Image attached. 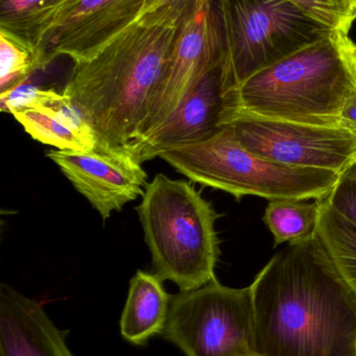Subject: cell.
Segmentation results:
<instances>
[{
  "mask_svg": "<svg viewBox=\"0 0 356 356\" xmlns=\"http://www.w3.org/2000/svg\"><path fill=\"white\" fill-rule=\"evenodd\" d=\"M250 286L257 355L356 356V294L317 234L276 253Z\"/></svg>",
  "mask_w": 356,
  "mask_h": 356,
  "instance_id": "obj_1",
  "label": "cell"
},
{
  "mask_svg": "<svg viewBox=\"0 0 356 356\" xmlns=\"http://www.w3.org/2000/svg\"><path fill=\"white\" fill-rule=\"evenodd\" d=\"M179 31L138 19L91 60L75 64L63 94L98 146L127 150L137 139Z\"/></svg>",
  "mask_w": 356,
  "mask_h": 356,
  "instance_id": "obj_2",
  "label": "cell"
},
{
  "mask_svg": "<svg viewBox=\"0 0 356 356\" xmlns=\"http://www.w3.org/2000/svg\"><path fill=\"white\" fill-rule=\"evenodd\" d=\"M355 56L349 33L334 31L240 83L236 116L341 127L343 106L356 93Z\"/></svg>",
  "mask_w": 356,
  "mask_h": 356,
  "instance_id": "obj_3",
  "label": "cell"
},
{
  "mask_svg": "<svg viewBox=\"0 0 356 356\" xmlns=\"http://www.w3.org/2000/svg\"><path fill=\"white\" fill-rule=\"evenodd\" d=\"M154 274L180 291L201 288L215 278L221 217L192 182L157 175L136 207Z\"/></svg>",
  "mask_w": 356,
  "mask_h": 356,
  "instance_id": "obj_4",
  "label": "cell"
},
{
  "mask_svg": "<svg viewBox=\"0 0 356 356\" xmlns=\"http://www.w3.org/2000/svg\"><path fill=\"white\" fill-rule=\"evenodd\" d=\"M190 181L224 191L240 200L256 196L276 199L326 198L341 175L320 169L278 164L246 149L231 124L206 141L171 148L159 154Z\"/></svg>",
  "mask_w": 356,
  "mask_h": 356,
  "instance_id": "obj_5",
  "label": "cell"
},
{
  "mask_svg": "<svg viewBox=\"0 0 356 356\" xmlns=\"http://www.w3.org/2000/svg\"><path fill=\"white\" fill-rule=\"evenodd\" d=\"M223 42V65L238 88L249 77L336 29L288 0H213Z\"/></svg>",
  "mask_w": 356,
  "mask_h": 356,
  "instance_id": "obj_6",
  "label": "cell"
},
{
  "mask_svg": "<svg viewBox=\"0 0 356 356\" xmlns=\"http://www.w3.org/2000/svg\"><path fill=\"white\" fill-rule=\"evenodd\" d=\"M163 339L185 356L255 353V312L251 286L228 288L217 280L171 297Z\"/></svg>",
  "mask_w": 356,
  "mask_h": 356,
  "instance_id": "obj_7",
  "label": "cell"
},
{
  "mask_svg": "<svg viewBox=\"0 0 356 356\" xmlns=\"http://www.w3.org/2000/svg\"><path fill=\"white\" fill-rule=\"evenodd\" d=\"M231 127L246 149L278 164L339 175L356 166V135L345 127L245 115H238Z\"/></svg>",
  "mask_w": 356,
  "mask_h": 356,
  "instance_id": "obj_8",
  "label": "cell"
},
{
  "mask_svg": "<svg viewBox=\"0 0 356 356\" xmlns=\"http://www.w3.org/2000/svg\"><path fill=\"white\" fill-rule=\"evenodd\" d=\"M222 62L221 29L210 0L206 8L180 29L171 56L150 94L137 139L132 144L159 129L204 75Z\"/></svg>",
  "mask_w": 356,
  "mask_h": 356,
  "instance_id": "obj_9",
  "label": "cell"
},
{
  "mask_svg": "<svg viewBox=\"0 0 356 356\" xmlns=\"http://www.w3.org/2000/svg\"><path fill=\"white\" fill-rule=\"evenodd\" d=\"M238 108L236 87L228 79L223 62L219 63L159 129L132 144L127 152L144 163L171 148L206 141L231 124Z\"/></svg>",
  "mask_w": 356,
  "mask_h": 356,
  "instance_id": "obj_10",
  "label": "cell"
},
{
  "mask_svg": "<svg viewBox=\"0 0 356 356\" xmlns=\"http://www.w3.org/2000/svg\"><path fill=\"white\" fill-rule=\"evenodd\" d=\"M106 221L113 211L144 194L148 175L125 149L96 146L88 152L50 150L46 154Z\"/></svg>",
  "mask_w": 356,
  "mask_h": 356,
  "instance_id": "obj_11",
  "label": "cell"
},
{
  "mask_svg": "<svg viewBox=\"0 0 356 356\" xmlns=\"http://www.w3.org/2000/svg\"><path fill=\"white\" fill-rule=\"evenodd\" d=\"M144 0H67L45 42L47 65L56 56L91 60L139 18Z\"/></svg>",
  "mask_w": 356,
  "mask_h": 356,
  "instance_id": "obj_12",
  "label": "cell"
},
{
  "mask_svg": "<svg viewBox=\"0 0 356 356\" xmlns=\"http://www.w3.org/2000/svg\"><path fill=\"white\" fill-rule=\"evenodd\" d=\"M65 338L37 300L1 284L0 356H75Z\"/></svg>",
  "mask_w": 356,
  "mask_h": 356,
  "instance_id": "obj_13",
  "label": "cell"
},
{
  "mask_svg": "<svg viewBox=\"0 0 356 356\" xmlns=\"http://www.w3.org/2000/svg\"><path fill=\"white\" fill-rule=\"evenodd\" d=\"M13 116L33 139L59 150L88 152L98 146L93 131L66 95L56 106L25 108Z\"/></svg>",
  "mask_w": 356,
  "mask_h": 356,
  "instance_id": "obj_14",
  "label": "cell"
},
{
  "mask_svg": "<svg viewBox=\"0 0 356 356\" xmlns=\"http://www.w3.org/2000/svg\"><path fill=\"white\" fill-rule=\"evenodd\" d=\"M171 295L156 274L137 271L130 282L129 294L121 317V334L127 342L142 346L162 334Z\"/></svg>",
  "mask_w": 356,
  "mask_h": 356,
  "instance_id": "obj_15",
  "label": "cell"
},
{
  "mask_svg": "<svg viewBox=\"0 0 356 356\" xmlns=\"http://www.w3.org/2000/svg\"><path fill=\"white\" fill-rule=\"evenodd\" d=\"M67 0H0V33L31 50L39 70L47 66L45 42Z\"/></svg>",
  "mask_w": 356,
  "mask_h": 356,
  "instance_id": "obj_16",
  "label": "cell"
},
{
  "mask_svg": "<svg viewBox=\"0 0 356 356\" xmlns=\"http://www.w3.org/2000/svg\"><path fill=\"white\" fill-rule=\"evenodd\" d=\"M317 234L336 269L356 294V225L320 199Z\"/></svg>",
  "mask_w": 356,
  "mask_h": 356,
  "instance_id": "obj_17",
  "label": "cell"
},
{
  "mask_svg": "<svg viewBox=\"0 0 356 356\" xmlns=\"http://www.w3.org/2000/svg\"><path fill=\"white\" fill-rule=\"evenodd\" d=\"M320 200L307 202L298 199L270 201L263 222L274 236L275 246L307 240L317 234Z\"/></svg>",
  "mask_w": 356,
  "mask_h": 356,
  "instance_id": "obj_18",
  "label": "cell"
},
{
  "mask_svg": "<svg viewBox=\"0 0 356 356\" xmlns=\"http://www.w3.org/2000/svg\"><path fill=\"white\" fill-rule=\"evenodd\" d=\"M39 70L31 50L0 33V94L29 81Z\"/></svg>",
  "mask_w": 356,
  "mask_h": 356,
  "instance_id": "obj_19",
  "label": "cell"
},
{
  "mask_svg": "<svg viewBox=\"0 0 356 356\" xmlns=\"http://www.w3.org/2000/svg\"><path fill=\"white\" fill-rule=\"evenodd\" d=\"M209 2L210 0H144L138 19L181 29Z\"/></svg>",
  "mask_w": 356,
  "mask_h": 356,
  "instance_id": "obj_20",
  "label": "cell"
},
{
  "mask_svg": "<svg viewBox=\"0 0 356 356\" xmlns=\"http://www.w3.org/2000/svg\"><path fill=\"white\" fill-rule=\"evenodd\" d=\"M316 20L336 31L349 33L356 19L353 0H288Z\"/></svg>",
  "mask_w": 356,
  "mask_h": 356,
  "instance_id": "obj_21",
  "label": "cell"
},
{
  "mask_svg": "<svg viewBox=\"0 0 356 356\" xmlns=\"http://www.w3.org/2000/svg\"><path fill=\"white\" fill-rule=\"evenodd\" d=\"M29 81L0 94L2 112L14 113L37 106H54L65 98L64 94L52 89H42Z\"/></svg>",
  "mask_w": 356,
  "mask_h": 356,
  "instance_id": "obj_22",
  "label": "cell"
},
{
  "mask_svg": "<svg viewBox=\"0 0 356 356\" xmlns=\"http://www.w3.org/2000/svg\"><path fill=\"white\" fill-rule=\"evenodd\" d=\"M325 199L332 209L356 225V166L341 175Z\"/></svg>",
  "mask_w": 356,
  "mask_h": 356,
  "instance_id": "obj_23",
  "label": "cell"
},
{
  "mask_svg": "<svg viewBox=\"0 0 356 356\" xmlns=\"http://www.w3.org/2000/svg\"><path fill=\"white\" fill-rule=\"evenodd\" d=\"M341 127L356 135V93L351 95L343 106L341 112Z\"/></svg>",
  "mask_w": 356,
  "mask_h": 356,
  "instance_id": "obj_24",
  "label": "cell"
},
{
  "mask_svg": "<svg viewBox=\"0 0 356 356\" xmlns=\"http://www.w3.org/2000/svg\"><path fill=\"white\" fill-rule=\"evenodd\" d=\"M242 356H261V355H257V353H250V355H242Z\"/></svg>",
  "mask_w": 356,
  "mask_h": 356,
  "instance_id": "obj_25",
  "label": "cell"
},
{
  "mask_svg": "<svg viewBox=\"0 0 356 356\" xmlns=\"http://www.w3.org/2000/svg\"><path fill=\"white\" fill-rule=\"evenodd\" d=\"M353 4H355V8H356V0H353Z\"/></svg>",
  "mask_w": 356,
  "mask_h": 356,
  "instance_id": "obj_26",
  "label": "cell"
},
{
  "mask_svg": "<svg viewBox=\"0 0 356 356\" xmlns=\"http://www.w3.org/2000/svg\"><path fill=\"white\" fill-rule=\"evenodd\" d=\"M355 71H356V56H355Z\"/></svg>",
  "mask_w": 356,
  "mask_h": 356,
  "instance_id": "obj_27",
  "label": "cell"
}]
</instances>
